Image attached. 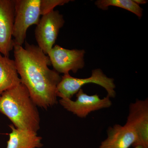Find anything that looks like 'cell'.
Wrapping results in <instances>:
<instances>
[{
  "label": "cell",
  "instance_id": "cell-1",
  "mask_svg": "<svg viewBox=\"0 0 148 148\" xmlns=\"http://www.w3.org/2000/svg\"><path fill=\"white\" fill-rule=\"evenodd\" d=\"M14 56L21 83L38 107L47 110L58 103L57 86L61 77L51 65L48 56L38 46L25 42V47L14 44Z\"/></svg>",
  "mask_w": 148,
  "mask_h": 148
},
{
  "label": "cell",
  "instance_id": "cell-2",
  "mask_svg": "<svg viewBox=\"0 0 148 148\" xmlns=\"http://www.w3.org/2000/svg\"><path fill=\"white\" fill-rule=\"evenodd\" d=\"M37 107L21 83L0 96V112L7 117L16 128L38 131L40 119Z\"/></svg>",
  "mask_w": 148,
  "mask_h": 148
},
{
  "label": "cell",
  "instance_id": "cell-3",
  "mask_svg": "<svg viewBox=\"0 0 148 148\" xmlns=\"http://www.w3.org/2000/svg\"><path fill=\"white\" fill-rule=\"evenodd\" d=\"M70 0H14V15L13 37L15 44L22 46L27 37V30L38 24L40 16L63 5Z\"/></svg>",
  "mask_w": 148,
  "mask_h": 148
},
{
  "label": "cell",
  "instance_id": "cell-4",
  "mask_svg": "<svg viewBox=\"0 0 148 148\" xmlns=\"http://www.w3.org/2000/svg\"><path fill=\"white\" fill-rule=\"evenodd\" d=\"M95 84L105 88L110 98L116 96L114 80L109 77L101 69L92 70L91 76L85 78H78L71 76L69 73L61 77V81L57 87V97L71 99L84 85Z\"/></svg>",
  "mask_w": 148,
  "mask_h": 148
},
{
  "label": "cell",
  "instance_id": "cell-5",
  "mask_svg": "<svg viewBox=\"0 0 148 148\" xmlns=\"http://www.w3.org/2000/svg\"><path fill=\"white\" fill-rule=\"evenodd\" d=\"M64 23L63 15L53 10L43 15L37 24L35 30L37 46L46 55L53 48Z\"/></svg>",
  "mask_w": 148,
  "mask_h": 148
},
{
  "label": "cell",
  "instance_id": "cell-6",
  "mask_svg": "<svg viewBox=\"0 0 148 148\" xmlns=\"http://www.w3.org/2000/svg\"><path fill=\"white\" fill-rule=\"evenodd\" d=\"M76 96L75 101L64 98H61L59 102L66 110L80 118H85L90 113L108 108L112 105L110 98L108 95L101 99L97 94L88 95L82 88L77 92Z\"/></svg>",
  "mask_w": 148,
  "mask_h": 148
},
{
  "label": "cell",
  "instance_id": "cell-7",
  "mask_svg": "<svg viewBox=\"0 0 148 148\" xmlns=\"http://www.w3.org/2000/svg\"><path fill=\"white\" fill-rule=\"evenodd\" d=\"M85 51L83 49H68L56 45L47 53L54 71L58 73H76L84 67Z\"/></svg>",
  "mask_w": 148,
  "mask_h": 148
},
{
  "label": "cell",
  "instance_id": "cell-8",
  "mask_svg": "<svg viewBox=\"0 0 148 148\" xmlns=\"http://www.w3.org/2000/svg\"><path fill=\"white\" fill-rule=\"evenodd\" d=\"M126 125L134 131L137 136L132 147L148 148V100L137 99L130 104Z\"/></svg>",
  "mask_w": 148,
  "mask_h": 148
},
{
  "label": "cell",
  "instance_id": "cell-9",
  "mask_svg": "<svg viewBox=\"0 0 148 148\" xmlns=\"http://www.w3.org/2000/svg\"><path fill=\"white\" fill-rule=\"evenodd\" d=\"M14 0H0V53L9 57L13 49Z\"/></svg>",
  "mask_w": 148,
  "mask_h": 148
},
{
  "label": "cell",
  "instance_id": "cell-10",
  "mask_svg": "<svg viewBox=\"0 0 148 148\" xmlns=\"http://www.w3.org/2000/svg\"><path fill=\"white\" fill-rule=\"evenodd\" d=\"M108 137L101 143L99 148H129L136 143L137 136L129 126L118 124L107 130Z\"/></svg>",
  "mask_w": 148,
  "mask_h": 148
},
{
  "label": "cell",
  "instance_id": "cell-11",
  "mask_svg": "<svg viewBox=\"0 0 148 148\" xmlns=\"http://www.w3.org/2000/svg\"><path fill=\"white\" fill-rule=\"evenodd\" d=\"M9 127L11 132L9 134L6 148H40L43 146L42 138L37 132L16 128L12 124Z\"/></svg>",
  "mask_w": 148,
  "mask_h": 148
},
{
  "label": "cell",
  "instance_id": "cell-12",
  "mask_svg": "<svg viewBox=\"0 0 148 148\" xmlns=\"http://www.w3.org/2000/svg\"><path fill=\"white\" fill-rule=\"evenodd\" d=\"M21 83L15 61L0 53V96Z\"/></svg>",
  "mask_w": 148,
  "mask_h": 148
},
{
  "label": "cell",
  "instance_id": "cell-13",
  "mask_svg": "<svg viewBox=\"0 0 148 148\" xmlns=\"http://www.w3.org/2000/svg\"><path fill=\"white\" fill-rule=\"evenodd\" d=\"M95 4L103 10H107L109 6H112L129 11L139 18L143 15V9L133 0H98L95 1Z\"/></svg>",
  "mask_w": 148,
  "mask_h": 148
},
{
  "label": "cell",
  "instance_id": "cell-14",
  "mask_svg": "<svg viewBox=\"0 0 148 148\" xmlns=\"http://www.w3.org/2000/svg\"><path fill=\"white\" fill-rule=\"evenodd\" d=\"M133 1L138 5L147 3L148 2V1H146V0H133Z\"/></svg>",
  "mask_w": 148,
  "mask_h": 148
},
{
  "label": "cell",
  "instance_id": "cell-15",
  "mask_svg": "<svg viewBox=\"0 0 148 148\" xmlns=\"http://www.w3.org/2000/svg\"><path fill=\"white\" fill-rule=\"evenodd\" d=\"M134 148H143L142 147H140V146H137V147H135Z\"/></svg>",
  "mask_w": 148,
  "mask_h": 148
}]
</instances>
